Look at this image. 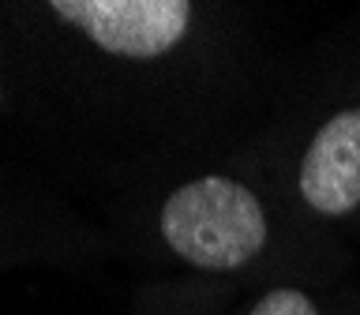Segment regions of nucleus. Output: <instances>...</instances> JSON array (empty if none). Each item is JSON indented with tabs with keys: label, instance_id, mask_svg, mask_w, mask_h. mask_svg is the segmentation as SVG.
Listing matches in <instances>:
<instances>
[{
	"label": "nucleus",
	"instance_id": "1",
	"mask_svg": "<svg viewBox=\"0 0 360 315\" xmlns=\"http://www.w3.org/2000/svg\"><path fill=\"white\" fill-rule=\"evenodd\" d=\"M27 128L105 169L221 154L281 79L244 8L207 0H0Z\"/></svg>",
	"mask_w": 360,
	"mask_h": 315
},
{
	"label": "nucleus",
	"instance_id": "2",
	"mask_svg": "<svg viewBox=\"0 0 360 315\" xmlns=\"http://www.w3.org/2000/svg\"><path fill=\"white\" fill-rule=\"evenodd\" d=\"M105 229L117 255L207 285H342L353 248L281 195L248 146L109 176Z\"/></svg>",
	"mask_w": 360,
	"mask_h": 315
},
{
	"label": "nucleus",
	"instance_id": "3",
	"mask_svg": "<svg viewBox=\"0 0 360 315\" xmlns=\"http://www.w3.org/2000/svg\"><path fill=\"white\" fill-rule=\"evenodd\" d=\"M244 146L300 218L360 240V41L330 45L308 72L278 83L274 109Z\"/></svg>",
	"mask_w": 360,
	"mask_h": 315
},
{
	"label": "nucleus",
	"instance_id": "4",
	"mask_svg": "<svg viewBox=\"0 0 360 315\" xmlns=\"http://www.w3.org/2000/svg\"><path fill=\"white\" fill-rule=\"evenodd\" d=\"M117 259L105 225L86 221L49 184L0 165V274L90 270Z\"/></svg>",
	"mask_w": 360,
	"mask_h": 315
},
{
	"label": "nucleus",
	"instance_id": "5",
	"mask_svg": "<svg viewBox=\"0 0 360 315\" xmlns=\"http://www.w3.org/2000/svg\"><path fill=\"white\" fill-rule=\"evenodd\" d=\"M184 315H360V289L353 281H342V285L281 281V285L263 289L188 281Z\"/></svg>",
	"mask_w": 360,
	"mask_h": 315
},
{
	"label": "nucleus",
	"instance_id": "6",
	"mask_svg": "<svg viewBox=\"0 0 360 315\" xmlns=\"http://www.w3.org/2000/svg\"><path fill=\"white\" fill-rule=\"evenodd\" d=\"M188 311V281L184 278H154L143 281L131 297L128 315H184Z\"/></svg>",
	"mask_w": 360,
	"mask_h": 315
},
{
	"label": "nucleus",
	"instance_id": "7",
	"mask_svg": "<svg viewBox=\"0 0 360 315\" xmlns=\"http://www.w3.org/2000/svg\"><path fill=\"white\" fill-rule=\"evenodd\" d=\"M4 124H22V128H27V105H22L15 68H11L8 49H4V41H0V128H4Z\"/></svg>",
	"mask_w": 360,
	"mask_h": 315
}]
</instances>
